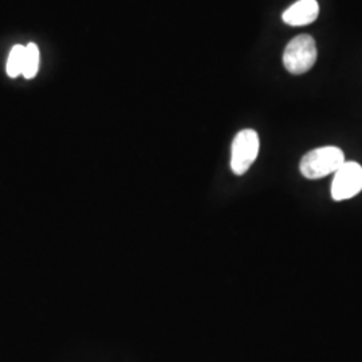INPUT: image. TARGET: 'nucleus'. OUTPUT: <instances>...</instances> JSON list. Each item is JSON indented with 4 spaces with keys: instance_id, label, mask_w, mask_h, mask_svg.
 Wrapping results in <instances>:
<instances>
[{
    "instance_id": "6",
    "label": "nucleus",
    "mask_w": 362,
    "mask_h": 362,
    "mask_svg": "<svg viewBox=\"0 0 362 362\" xmlns=\"http://www.w3.org/2000/svg\"><path fill=\"white\" fill-rule=\"evenodd\" d=\"M25 52H26V46H22V45H16L11 49L7 59V66H6L8 77L16 78L22 76L23 65H25Z\"/></svg>"
},
{
    "instance_id": "2",
    "label": "nucleus",
    "mask_w": 362,
    "mask_h": 362,
    "mask_svg": "<svg viewBox=\"0 0 362 362\" xmlns=\"http://www.w3.org/2000/svg\"><path fill=\"white\" fill-rule=\"evenodd\" d=\"M317 45L310 35H298L293 39L284 52V65L286 70L294 76L305 74L317 61Z\"/></svg>"
},
{
    "instance_id": "4",
    "label": "nucleus",
    "mask_w": 362,
    "mask_h": 362,
    "mask_svg": "<svg viewBox=\"0 0 362 362\" xmlns=\"http://www.w3.org/2000/svg\"><path fill=\"white\" fill-rule=\"evenodd\" d=\"M362 191V167L356 161H345L334 173L332 196L336 202L348 200Z\"/></svg>"
},
{
    "instance_id": "5",
    "label": "nucleus",
    "mask_w": 362,
    "mask_h": 362,
    "mask_svg": "<svg viewBox=\"0 0 362 362\" xmlns=\"http://www.w3.org/2000/svg\"><path fill=\"white\" fill-rule=\"evenodd\" d=\"M320 15V4L317 0H298L286 10L282 19L288 26H308Z\"/></svg>"
},
{
    "instance_id": "7",
    "label": "nucleus",
    "mask_w": 362,
    "mask_h": 362,
    "mask_svg": "<svg viewBox=\"0 0 362 362\" xmlns=\"http://www.w3.org/2000/svg\"><path fill=\"white\" fill-rule=\"evenodd\" d=\"M39 62H40V54L39 47L35 43H28L25 52V65L22 76L26 79H33L38 74Z\"/></svg>"
},
{
    "instance_id": "3",
    "label": "nucleus",
    "mask_w": 362,
    "mask_h": 362,
    "mask_svg": "<svg viewBox=\"0 0 362 362\" xmlns=\"http://www.w3.org/2000/svg\"><path fill=\"white\" fill-rule=\"evenodd\" d=\"M259 145V136L255 130H240L235 136L231 148V169L235 175H245L255 163L258 157Z\"/></svg>"
},
{
    "instance_id": "1",
    "label": "nucleus",
    "mask_w": 362,
    "mask_h": 362,
    "mask_svg": "<svg viewBox=\"0 0 362 362\" xmlns=\"http://www.w3.org/2000/svg\"><path fill=\"white\" fill-rule=\"evenodd\" d=\"M345 163L344 152L337 146H322L313 149L300 160V173L306 179H322L336 173Z\"/></svg>"
}]
</instances>
